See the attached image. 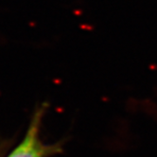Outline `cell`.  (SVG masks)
Masks as SVG:
<instances>
[{"label":"cell","mask_w":157,"mask_h":157,"mask_svg":"<svg viewBox=\"0 0 157 157\" xmlns=\"http://www.w3.org/2000/svg\"><path fill=\"white\" fill-rule=\"evenodd\" d=\"M48 104L42 103L36 106L30 117L25 136L10 151V141L0 143V157H52L63 152L64 141L53 144L44 143L41 137V129Z\"/></svg>","instance_id":"1"}]
</instances>
